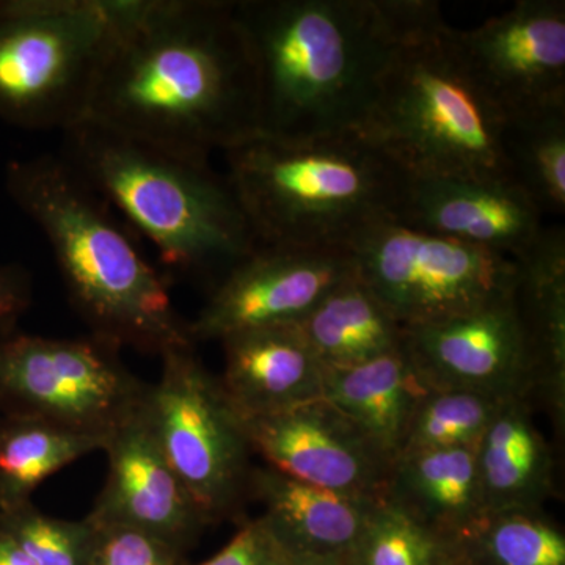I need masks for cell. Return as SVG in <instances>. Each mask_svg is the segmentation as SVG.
<instances>
[{"mask_svg":"<svg viewBox=\"0 0 565 565\" xmlns=\"http://www.w3.org/2000/svg\"><path fill=\"white\" fill-rule=\"evenodd\" d=\"M503 131L457 29L438 14L394 54L359 134L412 177L511 180Z\"/></svg>","mask_w":565,"mask_h":565,"instance_id":"cell-5","label":"cell"},{"mask_svg":"<svg viewBox=\"0 0 565 565\" xmlns=\"http://www.w3.org/2000/svg\"><path fill=\"white\" fill-rule=\"evenodd\" d=\"M103 338H47L0 327V416L110 434L145 404L150 385Z\"/></svg>","mask_w":565,"mask_h":565,"instance_id":"cell-9","label":"cell"},{"mask_svg":"<svg viewBox=\"0 0 565 565\" xmlns=\"http://www.w3.org/2000/svg\"><path fill=\"white\" fill-rule=\"evenodd\" d=\"M352 274L344 247L258 244L211 289L189 333L196 344L297 323Z\"/></svg>","mask_w":565,"mask_h":565,"instance_id":"cell-11","label":"cell"},{"mask_svg":"<svg viewBox=\"0 0 565 565\" xmlns=\"http://www.w3.org/2000/svg\"><path fill=\"white\" fill-rule=\"evenodd\" d=\"M31 303V274L18 264H0V327L14 326Z\"/></svg>","mask_w":565,"mask_h":565,"instance_id":"cell-32","label":"cell"},{"mask_svg":"<svg viewBox=\"0 0 565 565\" xmlns=\"http://www.w3.org/2000/svg\"><path fill=\"white\" fill-rule=\"evenodd\" d=\"M93 523L88 565H184V552L178 546L137 527L118 523Z\"/></svg>","mask_w":565,"mask_h":565,"instance_id":"cell-30","label":"cell"},{"mask_svg":"<svg viewBox=\"0 0 565 565\" xmlns=\"http://www.w3.org/2000/svg\"><path fill=\"white\" fill-rule=\"evenodd\" d=\"M404 349L429 390L530 399L533 366L514 289L467 313L405 327Z\"/></svg>","mask_w":565,"mask_h":565,"instance_id":"cell-12","label":"cell"},{"mask_svg":"<svg viewBox=\"0 0 565 565\" xmlns=\"http://www.w3.org/2000/svg\"><path fill=\"white\" fill-rule=\"evenodd\" d=\"M63 134L62 158L150 241L162 263L211 289L259 241L211 158L167 150L82 121Z\"/></svg>","mask_w":565,"mask_h":565,"instance_id":"cell-4","label":"cell"},{"mask_svg":"<svg viewBox=\"0 0 565 565\" xmlns=\"http://www.w3.org/2000/svg\"><path fill=\"white\" fill-rule=\"evenodd\" d=\"M344 248L356 277L404 327L467 313L515 286V259L392 217L367 223Z\"/></svg>","mask_w":565,"mask_h":565,"instance_id":"cell-8","label":"cell"},{"mask_svg":"<svg viewBox=\"0 0 565 565\" xmlns=\"http://www.w3.org/2000/svg\"><path fill=\"white\" fill-rule=\"evenodd\" d=\"M394 221L516 259L537 241L544 214L514 181L408 174Z\"/></svg>","mask_w":565,"mask_h":565,"instance_id":"cell-16","label":"cell"},{"mask_svg":"<svg viewBox=\"0 0 565 565\" xmlns=\"http://www.w3.org/2000/svg\"><path fill=\"white\" fill-rule=\"evenodd\" d=\"M221 343L225 366L218 382L241 418L321 399L323 366L297 323L247 330Z\"/></svg>","mask_w":565,"mask_h":565,"instance_id":"cell-18","label":"cell"},{"mask_svg":"<svg viewBox=\"0 0 565 565\" xmlns=\"http://www.w3.org/2000/svg\"><path fill=\"white\" fill-rule=\"evenodd\" d=\"M457 36L504 120L565 103L564 0H519L478 28L457 29Z\"/></svg>","mask_w":565,"mask_h":565,"instance_id":"cell-13","label":"cell"},{"mask_svg":"<svg viewBox=\"0 0 565 565\" xmlns=\"http://www.w3.org/2000/svg\"><path fill=\"white\" fill-rule=\"evenodd\" d=\"M0 527L7 531L36 565H88L93 523L43 514L31 503L0 511Z\"/></svg>","mask_w":565,"mask_h":565,"instance_id":"cell-29","label":"cell"},{"mask_svg":"<svg viewBox=\"0 0 565 565\" xmlns=\"http://www.w3.org/2000/svg\"><path fill=\"white\" fill-rule=\"evenodd\" d=\"M248 497L288 557L344 563L382 500L307 484L269 465L253 467Z\"/></svg>","mask_w":565,"mask_h":565,"instance_id":"cell-17","label":"cell"},{"mask_svg":"<svg viewBox=\"0 0 565 565\" xmlns=\"http://www.w3.org/2000/svg\"><path fill=\"white\" fill-rule=\"evenodd\" d=\"M104 452L109 473L92 520L147 531L184 553L211 525L163 456L145 404L110 434Z\"/></svg>","mask_w":565,"mask_h":565,"instance_id":"cell-15","label":"cell"},{"mask_svg":"<svg viewBox=\"0 0 565 565\" xmlns=\"http://www.w3.org/2000/svg\"><path fill=\"white\" fill-rule=\"evenodd\" d=\"M427 392L404 345L360 366L323 367V399L348 416L392 463L403 451Z\"/></svg>","mask_w":565,"mask_h":565,"instance_id":"cell-22","label":"cell"},{"mask_svg":"<svg viewBox=\"0 0 565 565\" xmlns=\"http://www.w3.org/2000/svg\"><path fill=\"white\" fill-rule=\"evenodd\" d=\"M459 542L429 530L382 500L371 512L344 565H456Z\"/></svg>","mask_w":565,"mask_h":565,"instance_id":"cell-27","label":"cell"},{"mask_svg":"<svg viewBox=\"0 0 565 565\" xmlns=\"http://www.w3.org/2000/svg\"><path fill=\"white\" fill-rule=\"evenodd\" d=\"M6 189L46 237L70 302L92 334L159 355L195 345L131 228L65 158L11 162Z\"/></svg>","mask_w":565,"mask_h":565,"instance_id":"cell-3","label":"cell"},{"mask_svg":"<svg viewBox=\"0 0 565 565\" xmlns=\"http://www.w3.org/2000/svg\"><path fill=\"white\" fill-rule=\"evenodd\" d=\"M288 555L275 541L262 516H258L244 522L236 535L217 555L196 565H288Z\"/></svg>","mask_w":565,"mask_h":565,"instance_id":"cell-31","label":"cell"},{"mask_svg":"<svg viewBox=\"0 0 565 565\" xmlns=\"http://www.w3.org/2000/svg\"><path fill=\"white\" fill-rule=\"evenodd\" d=\"M223 154L259 244L344 247L393 217L408 178L359 132L300 143L258 136Z\"/></svg>","mask_w":565,"mask_h":565,"instance_id":"cell-6","label":"cell"},{"mask_svg":"<svg viewBox=\"0 0 565 565\" xmlns=\"http://www.w3.org/2000/svg\"><path fill=\"white\" fill-rule=\"evenodd\" d=\"M109 437L29 416H0V511L31 503L47 478L92 452Z\"/></svg>","mask_w":565,"mask_h":565,"instance_id":"cell-24","label":"cell"},{"mask_svg":"<svg viewBox=\"0 0 565 565\" xmlns=\"http://www.w3.org/2000/svg\"><path fill=\"white\" fill-rule=\"evenodd\" d=\"M460 550L471 565H565V533L545 511L487 514Z\"/></svg>","mask_w":565,"mask_h":565,"instance_id":"cell-26","label":"cell"},{"mask_svg":"<svg viewBox=\"0 0 565 565\" xmlns=\"http://www.w3.org/2000/svg\"><path fill=\"white\" fill-rule=\"evenodd\" d=\"M252 451L307 484L384 500L392 462L329 401L243 419Z\"/></svg>","mask_w":565,"mask_h":565,"instance_id":"cell-14","label":"cell"},{"mask_svg":"<svg viewBox=\"0 0 565 565\" xmlns=\"http://www.w3.org/2000/svg\"><path fill=\"white\" fill-rule=\"evenodd\" d=\"M288 565H344V563H333V561L318 559H297V557H289Z\"/></svg>","mask_w":565,"mask_h":565,"instance_id":"cell-34","label":"cell"},{"mask_svg":"<svg viewBox=\"0 0 565 565\" xmlns=\"http://www.w3.org/2000/svg\"><path fill=\"white\" fill-rule=\"evenodd\" d=\"M120 0H0V120L29 131L79 125Z\"/></svg>","mask_w":565,"mask_h":565,"instance_id":"cell-7","label":"cell"},{"mask_svg":"<svg viewBox=\"0 0 565 565\" xmlns=\"http://www.w3.org/2000/svg\"><path fill=\"white\" fill-rule=\"evenodd\" d=\"M503 152L511 180L542 214L565 212V103L504 120Z\"/></svg>","mask_w":565,"mask_h":565,"instance_id":"cell-25","label":"cell"},{"mask_svg":"<svg viewBox=\"0 0 565 565\" xmlns=\"http://www.w3.org/2000/svg\"><path fill=\"white\" fill-rule=\"evenodd\" d=\"M475 455L486 515L545 511L555 492V468L530 399L505 401Z\"/></svg>","mask_w":565,"mask_h":565,"instance_id":"cell-20","label":"cell"},{"mask_svg":"<svg viewBox=\"0 0 565 565\" xmlns=\"http://www.w3.org/2000/svg\"><path fill=\"white\" fill-rule=\"evenodd\" d=\"M145 411L174 473L211 523L233 516L248 497L252 446L243 418L193 345L162 353Z\"/></svg>","mask_w":565,"mask_h":565,"instance_id":"cell-10","label":"cell"},{"mask_svg":"<svg viewBox=\"0 0 565 565\" xmlns=\"http://www.w3.org/2000/svg\"><path fill=\"white\" fill-rule=\"evenodd\" d=\"M505 401L457 390H429L416 407L403 451L476 448Z\"/></svg>","mask_w":565,"mask_h":565,"instance_id":"cell-28","label":"cell"},{"mask_svg":"<svg viewBox=\"0 0 565 565\" xmlns=\"http://www.w3.org/2000/svg\"><path fill=\"white\" fill-rule=\"evenodd\" d=\"M516 263L514 300L533 366V394L557 427L565 422V232L544 226Z\"/></svg>","mask_w":565,"mask_h":565,"instance_id":"cell-19","label":"cell"},{"mask_svg":"<svg viewBox=\"0 0 565 565\" xmlns=\"http://www.w3.org/2000/svg\"><path fill=\"white\" fill-rule=\"evenodd\" d=\"M84 121L202 158L258 137L234 0H120Z\"/></svg>","mask_w":565,"mask_h":565,"instance_id":"cell-1","label":"cell"},{"mask_svg":"<svg viewBox=\"0 0 565 565\" xmlns=\"http://www.w3.org/2000/svg\"><path fill=\"white\" fill-rule=\"evenodd\" d=\"M456 565H471L470 563H468L467 559H465V557H460L459 561H457Z\"/></svg>","mask_w":565,"mask_h":565,"instance_id":"cell-35","label":"cell"},{"mask_svg":"<svg viewBox=\"0 0 565 565\" xmlns=\"http://www.w3.org/2000/svg\"><path fill=\"white\" fill-rule=\"evenodd\" d=\"M384 500L460 544L486 516L475 448L429 449L397 457Z\"/></svg>","mask_w":565,"mask_h":565,"instance_id":"cell-21","label":"cell"},{"mask_svg":"<svg viewBox=\"0 0 565 565\" xmlns=\"http://www.w3.org/2000/svg\"><path fill=\"white\" fill-rule=\"evenodd\" d=\"M0 565H36L2 527H0Z\"/></svg>","mask_w":565,"mask_h":565,"instance_id":"cell-33","label":"cell"},{"mask_svg":"<svg viewBox=\"0 0 565 565\" xmlns=\"http://www.w3.org/2000/svg\"><path fill=\"white\" fill-rule=\"evenodd\" d=\"M323 367H353L399 351L405 327L355 273L297 322Z\"/></svg>","mask_w":565,"mask_h":565,"instance_id":"cell-23","label":"cell"},{"mask_svg":"<svg viewBox=\"0 0 565 565\" xmlns=\"http://www.w3.org/2000/svg\"><path fill=\"white\" fill-rule=\"evenodd\" d=\"M258 88L259 137L360 132L394 54L441 14L433 0H234Z\"/></svg>","mask_w":565,"mask_h":565,"instance_id":"cell-2","label":"cell"}]
</instances>
